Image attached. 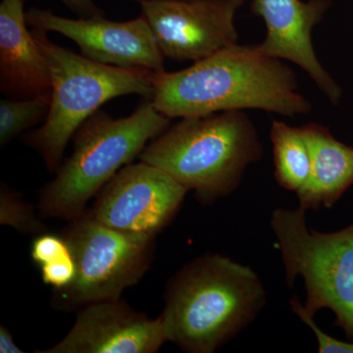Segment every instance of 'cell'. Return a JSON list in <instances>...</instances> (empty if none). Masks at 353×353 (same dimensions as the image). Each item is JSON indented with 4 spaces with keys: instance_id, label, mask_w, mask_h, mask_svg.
I'll return each mask as SVG.
<instances>
[{
    "instance_id": "obj_4",
    "label": "cell",
    "mask_w": 353,
    "mask_h": 353,
    "mask_svg": "<svg viewBox=\"0 0 353 353\" xmlns=\"http://www.w3.org/2000/svg\"><path fill=\"white\" fill-rule=\"evenodd\" d=\"M171 118L146 99L132 115L111 117L97 110L77 130L73 152L41 190V217L74 220L85 214L88 202L126 165L145 150L148 141L168 129Z\"/></svg>"
},
{
    "instance_id": "obj_8",
    "label": "cell",
    "mask_w": 353,
    "mask_h": 353,
    "mask_svg": "<svg viewBox=\"0 0 353 353\" xmlns=\"http://www.w3.org/2000/svg\"><path fill=\"white\" fill-rule=\"evenodd\" d=\"M188 192L168 173L141 160L123 167L85 213L119 231L157 236L170 224Z\"/></svg>"
},
{
    "instance_id": "obj_6",
    "label": "cell",
    "mask_w": 353,
    "mask_h": 353,
    "mask_svg": "<svg viewBox=\"0 0 353 353\" xmlns=\"http://www.w3.org/2000/svg\"><path fill=\"white\" fill-rule=\"evenodd\" d=\"M270 226L284 265L285 281L292 288L304 281V309L314 316L322 309L334 315V326L353 341V222L331 233L309 229L306 210L277 208Z\"/></svg>"
},
{
    "instance_id": "obj_7",
    "label": "cell",
    "mask_w": 353,
    "mask_h": 353,
    "mask_svg": "<svg viewBox=\"0 0 353 353\" xmlns=\"http://www.w3.org/2000/svg\"><path fill=\"white\" fill-rule=\"evenodd\" d=\"M63 236L76 259L77 277L68 289L54 292L53 303L59 309L72 310L120 299L148 271L157 236L119 231L85 213L71 220Z\"/></svg>"
},
{
    "instance_id": "obj_21",
    "label": "cell",
    "mask_w": 353,
    "mask_h": 353,
    "mask_svg": "<svg viewBox=\"0 0 353 353\" xmlns=\"http://www.w3.org/2000/svg\"><path fill=\"white\" fill-rule=\"evenodd\" d=\"M70 10L82 18L99 17L104 11L94 3V0H60Z\"/></svg>"
},
{
    "instance_id": "obj_22",
    "label": "cell",
    "mask_w": 353,
    "mask_h": 353,
    "mask_svg": "<svg viewBox=\"0 0 353 353\" xmlns=\"http://www.w3.org/2000/svg\"><path fill=\"white\" fill-rule=\"evenodd\" d=\"M0 352L1 353H23L24 350H21L15 341H14L12 334L9 332L6 327H0Z\"/></svg>"
},
{
    "instance_id": "obj_5",
    "label": "cell",
    "mask_w": 353,
    "mask_h": 353,
    "mask_svg": "<svg viewBox=\"0 0 353 353\" xmlns=\"http://www.w3.org/2000/svg\"><path fill=\"white\" fill-rule=\"evenodd\" d=\"M31 32L50 68L51 101L43 124L26 136L25 143L55 173L70 139L102 104L128 94L152 99V71L99 63L52 43L48 32L32 28Z\"/></svg>"
},
{
    "instance_id": "obj_20",
    "label": "cell",
    "mask_w": 353,
    "mask_h": 353,
    "mask_svg": "<svg viewBox=\"0 0 353 353\" xmlns=\"http://www.w3.org/2000/svg\"><path fill=\"white\" fill-rule=\"evenodd\" d=\"M44 284L50 285L54 292L68 289L77 277V263L73 253L53 263L41 266Z\"/></svg>"
},
{
    "instance_id": "obj_17",
    "label": "cell",
    "mask_w": 353,
    "mask_h": 353,
    "mask_svg": "<svg viewBox=\"0 0 353 353\" xmlns=\"http://www.w3.org/2000/svg\"><path fill=\"white\" fill-rule=\"evenodd\" d=\"M0 223L14 228L20 233L39 236L46 232L34 209L20 194L3 185L0 190Z\"/></svg>"
},
{
    "instance_id": "obj_15",
    "label": "cell",
    "mask_w": 353,
    "mask_h": 353,
    "mask_svg": "<svg viewBox=\"0 0 353 353\" xmlns=\"http://www.w3.org/2000/svg\"><path fill=\"white\" fill-rule=\"evenodd\" d=\"M275 178L279 185L303 194L312 170V157L301 127H292L282 121H273L270 129Z\"/></svg>"
},
{
    "instance_id": "obj_13",
    "label": "cell",
    "mask_w": 353,
    "mask_h": 353,
    "mask_svg": "<svg viewBox=\"0 0 353 353\" xmlns=\"http://www.w3.org/2000/svg\"><path fill=\"white\" fill-rule=\"evenodd\" d=\"M25 1L0 3V90L12 99L51 97L50 68L28 31Z\"/></svg>"
},
{
    "instance_id": "obj_23",
    "label": "cell",
    "mask_w": 353,
    "mask_h": 353,
    "mask_svg": "<svg viewBox=\"0 0 353 353\" xmlns=\"http://www.w3.org/2000/svg\"><path fill=\"white\" fill-rule=\"evenodd\" d=\"M134 1H138L139 3H141V2L152 1V0H134Z\"/></svg>"
},
{
    "instance_id": "obj_3",
    "label": "cell",
    "mask_w": 353,
    "mask_h": 353,
    "mask_svg": "<svg viewBox=\"0 0 353 353\" xmlns=\"http://www.w3.org/2000/svg\"><path fill=\"white\" fill-rule=\"evenodd\" d=\"M263 152L248 114L232 110L182 118L146 145L139 159L162 169L209 204L238 189L246 169Z\"/></svg>"
},
{
    "instance_id": "obj_11",
    "label": "cell",
    "mask_w": 353,
    "mask_h": 353,
    "mask_svg": "<svg viewBox=\"0 0 353 353\" xmlns=\"http://www.w3.org/2000/svg\"><path fill=\"white\" fill-rule=\"evenodd\" d=\"M332 6V0H252V12L264 21L266 36L255 48L268 57L297 65L333 105L343 90L323 67L313 46V29Z\"/></svg>"
},
{
    "instance_id": "obj_19",
    "label": "cell",
    "mask_w": 353,
    "mask_h": 353,
    "mask_svg": "<svg viewBox=\"0 0 353 353\" xmlns=\"http://www.w3.org/2000/svg\"><path fill=\"white\" fill-rule=\"evenodd\" d=\"M71 246L63 236L43 233L32 241L31 256L39 266L53 263L72 254Z\"/></svg>"
},
{
    "instance_id": "obj_10",
    "label": "cell",
    "mask_w": 353,
    "mask_h": 353,
    "mask_svg": "<svg viewBox=\"0 0 353 353\" xmlns=\"http://www.w3.org/2000/svg\"><path fill=\"white\" fill-rule=\"evenodd\" d=\"M26 21L36 29L71 39L83 57L99 63L165 71L164 57L143 16L127 22H113L103 16L69 19L50 10L32 8L26 12Z\"/></svg>"
},
{
    "instance_id": "obj_1",
    "label": "cell",
    "mask_w": 353,
    "mask_h": 353,
    "mask_svg": "<svg viewBox=\"0 0 353 353\" xmlns=\"http://www.w3.org/2000/svg\"><path fill=\"white\" fill-rule=\"evenodd\" d=\"M150 78L152 105L171 119L248 109L294 117L312 110L294 70L255 44H233L180 71L152 72Z\"/></svg>"
},
{
    "instance_id": "obj_12",
    "label": "cell",
    "mask_w": 353,
    "mask_h": 353,
    "mask_svg": "<svg viewBox=\"0 0 353 353\" xmlns=\"http://www.w3.org/2000/svg\"><path fill=\"white\" fill-rule=\"evenodd\" d=\"M167 340L163 320L120 299L88 304L59 343L38 353H154Z\"/></svg>"
},
{
    "instance_id": "obj_16",
    "label": "cell",
    "mask_w": 353,
    "mask_h": 353,
    "mask_svg": "<svg viewBox=\"0 0 353 353\" xmlns=\"http://www.w3.org/2000/svg\"><path fill=\"white\" fill-rule=\"evenodd\" d=\"M51 97L4 99L0 101V145L6 146L30 128L46 120Z\"/></svg>"
},
{
    "instance_id": "obj_14",
    "label": "cell",
    "mask_w": 353,
    "mask_h": 353,
    "mask_svg": "<svg viewBox=\"0 0 353 353\" xmlns=\"http://www.w3.org/2000/svg\"><path fill=\"white\" fill-rule=\"evenodd\" d=\"M301 129L310 148L312 170L307 188L297 196L299 206L306 211L333 208L353 185V148L318 123Z\"/></svg>"
},
{
    "instance_id": "obj_2",
    "label": "cell",
    "mask_w": 353,
    "mask_h": 353,
    "mask_svg": "<svg viewBox=\"0 0 353 353\" xmlns=\"http://www.w3.org/2000/svg\"><path fill=\"white\" fill-rule=\"evenodd\" d=\"M252 267L218 253L201 255L169 281L163 320L167 340L189 353H212L250 326L266 304Z\"/></svg>"
},
{
    "instance_id": "obj_9",
    "label": "cell",
    "mask_w": 353,
    "mask_h": 353,
    "mask_svg": "<svg viewBox=\"0 0 353 353\" xmlns=\"http://www.w3.org/2000/svg\"><path fill=\"white\" fill-rule=\"evenodd\" d=\"M245 0H152L141 2L164 57L196 62L238 43L234 19Z\"/></svg>"
},
{
    "instance_id": "obj_18",
    "label": "cell",
    "mask_w": 353,
    "mask_h": 353,
    "mask_svg": "<svg viewBox=\"0 0 353 353\" xmlns=\"http://www.w3.org/2000/svg\"><path fill=\"white\" fill-rule=\"evenodd\" d=\"M290 309L314 334L320 353H353V341H343L325 333L314 321V316L309 314L297 296L290 301Z\"/></svg>"
}]
</instances>
